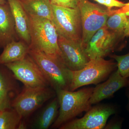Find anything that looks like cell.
I'll return each mask as SVG.
<instances>
[{
	"label": "cell",
	"instance_id": "6da1fadb",
	"mask_svg": "<svg viewBox=\"0 0 129 129\" xmlns=\"http://www.w3.org/2000/svg\"><path fill=\"white\" fill-rule=\"evenodd\" d=\"M94 88H82L76 91L63 89L55 91L59 102V112L52 128H60L83 112L88 111L91 106L90 99Z\"/></svg>",
	"mask_w": 129,
	"mask_h": 129
},
{
	"label": "cell",
	"instance_id": "7a4b0ae2",
	"mask_svg": "<svg viewBox=\"0 0 129 129\" xmlns=\"http://www.w3.org/2000/svg\"><path fill=\"white\" fill-rule=\"evenodd\" d=\"M28 54L39 67L49 85L53 89L70 90L72 70L64 64L61 57H52L30 47Z\"/></svg>",
	"mask_w": 129,
	"mask_h": 129
},
{
	"label": "cell",
	"instance_id": "3957f363",
	"mask_svg": "<svg viewBox=\"0 0 129 129\" xmlns=\"http://www.w3.org/2000/svg\"><path fill=\"white\" fill-rule=\"evenodd\" d=\"M29 16L30 48L37 49L54 57H61L58 34L53 22L47 19Z\"/></svg>",
	"mask_w": 129,
	"mask_h": 129
},
{
	"label": "cell",
	"instance_id": "277c9868",
	"mask_svg": "<svg viewBox=\"0 0 129 129\" xmlns=\"http://www.w3.org/2000/svg\"><path fill=\"white\" fill-rule=\"evenodd\" d=\"M117 69V62L112 59L107 60L98 58L90 60L82 69L72 70L70 90L74 91L84 86L99 84Z\"/></svg>",
	"mask_w": 129,
	"mask_h": 129
},
{
	"label": "cell",
	"instance_id": "5b68a950",
	"mask_svg": "<svg viewBox=\"0 0 129 129\" xmlns=\"http://www.w3.org/2000/svg\"><path fill=\"white\" fill-rule=\"evenodd\" d=\"M78 7L80 12L82 25L81 44L85 49L92 36L106 25L110 16L111 10L105 9L89 0H79Z\"/></svg>",
	"mask_w": 129,
	"mask_h": 129
},
{
	"label": "cell",
	"instance_id": "8992f818",
	"mask_svg": "<svg viewBox=\"0 0 129 129\" xmlns=\"http://www.w3.org/2000/svg\"><path fill=\"white\" fill-rule=\"evenodd\" d=\"M52 5V21L58 35L68 39L81 40L82 25L78 7L72 8Z\"/></svg>",
	"mask_w": 129,
	"mask_h": 129
},
{
	"label": "cell",
	"instance_id": "52a82bcc",
	"mask_svg": "<svg viewBox=\"0 0 129 129\" xmlns=\"http://www.w3.org/2000/svg\"><path fill=\"white\" fill-rule=\"evenodd\" d=\"M54 93L48 87L30 88L24 86L12 102L11 107L22 118L30 115L53 97Z\"/></svg>",
	"mask_w": 129,
	"mask_h": 129
},
{
	"label": "cell",
	"instance_id": "ba28073f",
	"mask_svg": "<svg viewBox=\"0 0 129 129\" xmlns=\"http://www.w3.org/2000/svg\"><path fill=\"white\" fill-rule=\"evenodd\" d=\"M15 78L30 88L48 87V81L36 62L28 54L23 59L5 64Z\"/></svg>",
	"mask_w": 129,
	"mask_h": 129
},
{
	"label": "cell",
	"instance_id": "9c48e42d",
	"mask_svg": "<svg viewBox=\"0 0 129 129\" xmlns=\"http://www.w3.org/2000/svg\"><path fill=\"white\" fill-rule=\"evenodd\" d=\"M125 37L119 36L108 29L106 25L92 36L85 48L90 60L104 58L115 50H121L124 46L120 44Z\"/></svg>",
	"mask_w": 129,
	"mask_h": 129
},
{
	"label": "cell",
	"instance_id": "30bf717a",
	"mask_svg": "<svg viewBox=\"0 0 129 129\" xmlns=\"http://www.w3.org/2000/svg\"><path fill=\"white\" fill-rule=\"evenodd\" d=\"M116 108L109 105H98L90 108L83 117L72 119L60 127L61 129L104 128L108 118L116 113Z\"/></svg>",
	"mask_w": 129,
	"mask_h": 129
},
{
	"label": "cell",
	"instance_id": "8fae6325",
	"mask_svg": "<svg viewBox=\"0 0 129 129\" xmlns=\"http://www.w3.org/2000/svg\"><path fill=\"white\" fill-rule=\"evenodd\" d=\"M58 44L63 61L70 70L81 69L90 61L81 40L68 39L58 35Z\"/></svg>",
	"mask_w": 129,
	"mask_h": 129
},
{
	"label": "cell",
	"instance_id": "7c38bea8",
	"mask_svg": "<svg viewBox=\"0 0 129 129\" xmlns=\"http://www.w3.org/2000/svg\"><path fill=\"white\" fill-rule=\"evenodd\" d=\"M128 78L120 75L117 69L111 74L106 81L97 85L94 88L90 99L91 105L96 104L104 99L112 96L118 90L127 87Z\"/></svg>",
	"mask_w": 129,
	"mask_h": 129
},
{
	"label": "cell",
	"instance_id": "4fadbf2b",
	"mask_svg": "<svg viewBox=\"0 0 129 129\" xmlns=\"http://www.w3.org/2000/svg\"><path fill=\"white\" fill-rule=\"evenodd\" d=\"M14 18L19 38L30 45V38L29 16L23 6L21 0H7Z\"/></svg>",
	"mask_w": 129,
	"mask_h": 129
},
{
	"label": "cell",
	"instance_id": "5bb4252c",
	"mask_svg": "<svg viewBox=\"0 0 129 129\" xmlns=\"http://www.w3.org/2000/svg\"><path fill=\"white\" fill-rule=\"evenodd\" d=\"M15 22L7 2L0 4V48L12 42L19 40Z\"/></svg>",
	"mask_w": 129,
	"mask_h": 129
},
{
	"label": "cell",
	"instance_id": "9a60e30c",
	"mask_svg": "<svg viewBox=\"0 0 129 129\" xmlns=\"http://www.w3.org/2000/svg\"><path fill=\"white\" fill-rule=\"evenodd\" d=\"M5 65H0V110L11 108V99L16 92L14 75Z\"/></svg>",
	"mask_w": 129,
	"mask_h": 129
},
{
	"label": "cell",
	"instance_id": "2e32d148",
	"mask_svg": "<svg viewBox=\"0 0 129 129\" xmlns=\"http://www.w3.org/2000/svg\"><path fill=\"white\" fill-rule=\"evenodd\" d=\"M29 46L22 41H14L3 48L0 55V65H5L23 59L28 54Z\"/></svg>",
	"mask_w": 129,
	"mask_h": 129
},
{
	"label": "cell",
	"instance_id": "e0dca14e",
	"mask_svg": "<svg viewBox=\"0 0 129 129\" xmlns=\"http://www.w3.org/2000/svg\"><path fill=\"white\" fill-rule=\"evenodd\" d=\"M29 16L47 19L52 21V5L50 0H21Z\"/></svg>",
	"mask_w": 129,
	"mask_h": 129
},
{
	"label": "cell",
	"instance_id": "ac0fdd59",
	"mask_svg": "<svg viewBox=\"0 0 129 129\" xmlns=\"http://www.w3.org/2000/svg\"><path fill=\"white\" fill-rule=\"evenodd\" d=\"M59 104L57 98L49 103L41 113L33 124V128L47 129L55 122L59 112Z\"/></svg>",
	"mask_w": 129,
	"mask_h": 129
},
{
	"label": "cell",
	"instance_id": "d6986e66",
	"mask_svg": "<svg viewBox=\"0 0 129 129\" xmlns=\"http://www.w3.org/2000/svg\"><path fill=\"white\" fill-rule=\"evenodd\" d=\"M22 118L12 108L1 111L0 129H19Z\"/></svg>",
	"mask_w": 129,
	"mask_h": 129
},
{
	"label": "cell",
	"instance_id": "ffe728a7",
	"mask_svg": "<svg viewBox=\"0 0 129 129\" xmlns=\"http://www.w3.org/2000/svg\"><path fill=\"white\" fill-rule=\"evenodd\" d=\"M127 16L124 13H115L108 17L106 25L109 31L121 37H125L124 30Z\"/></svg>",
	"mask_w": 129,
	"mask_h": 129
},
{
	"label": "cell",
	"instance_id": "44dd1931",
	"mask_svg": "<svg viewBox=\"0 0 129 129\" xmlns=\"http://www.w3.org/2000/svg\"><path fill=\"white\" fill-rule=\"evenodd\" d=\"M110 57L116 61L117 70L120 75L124 78H129V53L123 55H111Z\"/></svg>",
	"mask_w": 129,
	"mask_h": 129
},
{
	"label": "cell",
	"instance_id": "7402d4cb",
	"mask_svg": "<svg viewBox=\"0 0 129 129\" xmlns=\"http://www.w3.org/2000/svg\"><path fill=\"white\" fill-rule=\"evenodd\" d=\"M101 5H104L108 9L111 10L113 8H120L125 6L126 3L119 0H94Z\"/></svg>",
	"mask_w": 129,
	"mask_h": 129
},
{
	"label": "cell",
	"instance_id": "603a6c76",
	"mask_svg": "<svg viewBox=\"0 0 129 129\" xmlns=\"http://www.w3.org/2000/svg\"><path fill=\"white\" fill-rule=\"evenodd\" d=\"M53 5L70 8H77L79 0H50Z\"/></svg>",
	"mask_w": 129,
	"mask_h": 129
},
{
	"label": "cell",
	"instance_id": "cb8c5ba5",
	"mask_svg": "<svg viewBox=\"0 0 129 129\" xmlns=\"http://www.w3.org/2000/svg\"><path fill=\"white\" fill-rule=\"evenodd\" d=\"M122 121L120 119H115L110 122L107 125H106L104 128L109 129H121L122 127Z\"/></svg>",
	"mask_w": 129,
	"mask_h": 129
},
{
	"label": "cell",
	"instance_id": "d4e9b609",
	"mask_svg": "<svg viewBox=\"0 0 129 129\" xmlns=\"http://www.w3.org/2000/svg\"><path fill=\"white\" fill-rule=\"evenodd\" d=\"M124 36L125 37H129V16H127V21L124 30Z\"/></svg>",
	"mask_w": 129,
	"mask_h": 129
},
{
	"label": "cell",
	"instance_id": "484cf974",
	"mask_svg": "<svg viewBox=\"0 0 129 129\" xmlns=\"http://www.w3.org/2000/svg\"><path fill=\"white\" fill-rule=\"evenodd\" d=\"M127 88H128V89H127V96H128V108L129 110V78H128V86H127Z\"/></svg>",
	"mask_w": 129,
	"mask_h": 129
},
{
	"label": "cell",
	"instance_id": "4316f807",
	"mask_svg": "<svg viewBox=\"0 0 129 129\" xmlns=\"http://www.w3.org/2000/svg\"><path fill=\"white\" fill-rule=\"evenodd\" d=\"M7 2L6 0H0V4H3Z\"/></svg>",
	"mask_w": 129,
	"mask_h": 129
},
{
	"label": "cell",
	"instance_id": "83f0119b",
	"mask_svg": "<svg viewBox=\"0 0 129 129\" xmlns=\"http://www.w3.org/2000/svg\"><path fill=\"white\" fill-rule=\"evenodd\" d=\"M125 14L126 16H129V11L125 13Z\"/></svg>",
	"mask_w": 129,
	"mask_h": 129
},
{
	"label": "cell",
	"instance_id": "f1b7e54d",
	"mask_svg": "<svg viewBox=\"0 0 129 129\" xmlns=\"http://www.w3.org/2000/svg\"><path fill=\"white\" fill-rule=\"evenodd\" d=\"M126 4L127 6L129 7V2L128 3H126Z\"/></svg>",
	"mask_w": 129,
	"mask_h": 129
},
{
	"label": "cell",
	"instance_id": "f546056e",
	"mask_svg": "<svg viewBox=\"0 0 129 129\" xmlns=\"http://www.w3.org/2000/svg\"><path fill=\"white\" fill-rule=\"evenodd\" d=\"M1 110H0V113H1Z\"/></svg>",
	"mask_w": 129,
	"mask_h": 129
}]
</instances>
